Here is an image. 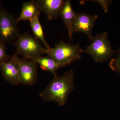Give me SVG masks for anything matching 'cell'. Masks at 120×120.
Returning a JSON list of instances; mask_svg holds the SVG:
<instances>
[{"instance_id":"obj_8","label":"cell","mask_w":120,"mask_h":120,"mask_svg":"<svg viewBox=\"0 0 120 120\" xmlns=\"http://www.w3.org/2000/svg\"><path fill=\"white\" fill-rule=\"evenodd\" d=\"M36 1L40 11L45 13L49 20L60 16L65 2L62 0H38Z\"/></svg>"},{"instance_id":"obj_2","label":"cell","mask_w":120,"mask_h":120,"mask_svg":"<svg viewBox=\"0 0 120 120\" xmlns=\"http://www.w3.org/2000/svg\"><path fill=\"white\" fill-rule=\"evenodd\" d=\"M12 43L16 48L15 54L26 60H31L47 53V49L43 47L41 42L27 33L20 34Z\"/></svg>"},{"instance_id":"obj_16","label":"cell","mask_w":120,"mask_h":120,"mask_svg":"<svg viewBox=\"0 0 120 120\" xmlns=\"http://www.w3.org/2000/svg\"><path fill=\"white\" fill-rule=\"evenodd\" d=\"M96 2H98L102 7L105 13H107L109 10V7L112 1L101 0L96 1Z\"/></svg>"},{"instance_id":"obj_6","label":"cell","mask_w":120,"mask_h":120,"mask_svg":"<svg viewBox=\"0 0 120 120\" xmlns=\"http://www.w3.org/2000/svg\"><path fill=\"white\" fill-rule=\"evenodd\" d=\"M18 65L20 83L26 86L35 84L38 80V64L31 60L12 56Z\"/></svg>"},{"instance_id":"obj_4","label":"cell","mask_w":120,"mask_h":120,"mask_svg":"<svg viewBox=\"0 0 120 120\" xmlns=\"http://www.w3.org/2000/svg\"><path fill=\"white\" fill-rule=\"evenodd\" d=\"M91 39L90 45L86 47L84 52L91 56L95 62L107 60L116 52L112 49L107 32L93 37Z\"/></svg>"},{"instance_id":"obj_14","label":"cell","mask_w":120,"mask_h":120,"mask_svg":"<svg viewBox=\"0 0 120 120\" xmlns=\"http://www.w3.org/2000/svg\"><path fill=\"white\" fill-rule=\"evenodd\" d=\"M116 52V56L115 58L111 60L109 66L113 71L117 72L120 74V47Z\"/></svg>"},{"instance_id":"obj_5","label":"cell","mask_w":120,"mask_h":120,"mask_svg":"<svg viewBox=\"0 0 120 120\" xmlns=\"http://www.w3.org/2000/svg\"><path fill=\"white\" fill-rule=\"evenodd\" d=\"M17 23L13 16L0 6V41L5 43L16 40L20 34Z\"/></svg>"},{"instance_id":"obj_1","label":"cell","mask_w":120,"mask_h":120,"mask_svg":"<svg viewBox=\"0 0 120 120\" xmlns=\"http://www.w3.org/2000/svg\"><path fill=\"white\" fill-rule=\"evenodd\" d=\"M74 72L67 71L61 76H57L39 94L43 100L54 102L62 106L67 103L69 94L75 88Z\"/></svg>"},{"instance_id":"obj_13","label":"cell","mask_w":120,"mask_h":120,"mask_svg":"<svg viewBox=\"0 0 120 120\" xmlns=\"http://www.w3.org/2000/svg\"><path fill=\"white\" fill-rule=\"evenodd\" d=\"M39 15L37 16L29 21L34 37L45 46L46 49H48L50 47L44 37L43 28L39 19Z\"/></svg>"},{"instance_id":"obj_9","label":"cell","mask_w":120,"mask_h":120,"mask_svg":"<svg viewBox=\"0 0 120 120\" xmlns=\"http://www.w3.org/2000/svg\"><path fill=\"white\" fill-rule=\"evenodd\" d=\"M0 71L6 81L14 85H19L20 81L18 65L13 57L0 64Z\"/></svg>"},{"instance_id":"obj_12","label":"cell","mask_w":120,"mask_h":120,"mask_svg":"<svg viewBox=\"0 0 120 120\" xmlns=\"http://www.w3.org/2000/svg\"><path fill=\"white\" fill-rule=\"evenodd\" d=\"M38 64L39 65L40 68L44 71H49L53 74L54 77L57 76V70L61 66L52 58L49 56L38 57L31 60Z\"/></svg>"},{"instance_id":"obj_7","label":"cell","mask_w":120,"mask_h":120,"mask_svg":"<svg viewBox=\"0 0 120 120\" xmlns=\"http://www.w3.org/2000/svg\"><path fill=\"white\" fill-rule=\"evenodd\" d=\"M98 17L97 15L76 13L75 17L72 25V34L76 32H82L91 39L93 37L91 35L92 30Z\"/></svg>"},{"instance_id":"obj_3","label":"cell","mask_w":120,"mask_h":120,"mask_svg":"<svg viewBox=\"0 0 120 120\" xmlns=\"http://www.w3.org/2000/svg\"><path fill=\"white\" fill-rule=\"evenodd\" d=\"M83 52L78 44L73 45L60 41L53 48L47 49V56L52 58L61 67L71 64L81 58L80 53Z\"/></svg>"},{"instance_id":"obj_11","label":"cell","mask_w":120,"mask_h":120,"mask_svg":"<svg viewBox=\"0 0 120 120\" xmlns=\"http://www.w3.org/2000/svg\"><path fill=\"white\" fill-rule=\"evenodd\" d=\"M75 15L76 13L71 5V1H66L61 11L60 16L68 30L70 40L72 39V27Z\"/></svg>"},{"instance_id":"obj_10","label":"cell","mask_w":120,"mask_h":120,"mask_svg":"<svg viewBox=\"0 0 120 120\" xmlns=\"http://www.w3.org/2000/svg\"><path fill=\"white\" fill-rule=\"evenodd\" d=\"M41 11L35 1L23 2L21 13L16 19V22L18 23L22 20L30 21L37 16L40 15Z\"/></svg>"},{"instance_id":"obj_15","label":"cell","mask_w":120,"mask_h":120,"mask_svg":"<svg viewBox=\"0 0 120 120\" xmlns=\"http://www.w3.org/2000/svg\"><path fill=\"white\" fill-rule=\"evenodd\" d=\"M4 44L0 41V64L8 60L11 57L7 54Z\"/></svg>"}]
</instances>
